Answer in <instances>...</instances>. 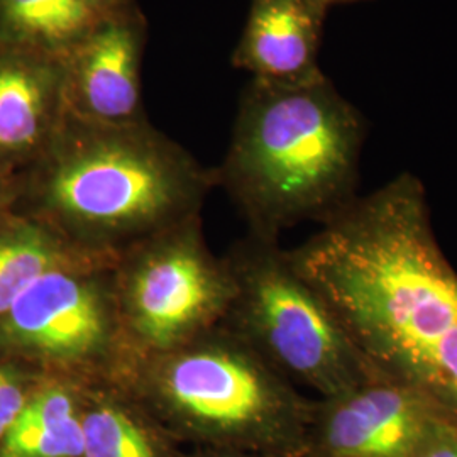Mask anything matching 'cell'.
<instances>
[{
    "mask_svg": "<svg viewBox=\"0 0 457 457\" xmlns=\"http://www.w3.org/2000/svg\"><path fill=\"white\" fill-rule=\"evenodd\" d=\"M288 254L376 373L457 428V271L420 179L358 196Z\"/></svg>",
    "mask_w": 457,
    "mask_h": 457,
    "instance_id": "obj_1",
    "label": "cell"
},
{
    "mask_svg": "<svg viewBox=\"0 0 457 457\" xmlns=\"http://www.w3.org/2000/svg\"><path fill=\"white\" fill-rule=\"evenodd\" d=\"M215 170L151 122L105 126L66 115L46 153L11 183V211L87 256L115 260L202 213Z\"/></svg>",
    "mask_w": 457,
    "mask_h": 457,
    "instance_id": "obj_2",
    "label": "cell"
},
{
    "mask_svg": "<svg viewBox=\"0 0 457 457\" xmlns=\"http://www.w3.org/2000/svg\"><path fill=\"white\" fill-rule=\"evenodd\" d=\"M368 124L326 75L302 85L251 80L228 153L215 170L247 234L279 241L303 222L324 226L360 194Z\"/></svg>",
    "mask_w": 457,
    "mask_h": 457,
    "instance_id": "obj_3",
    "label": "cell"
},
{
    "mask_svg": "<svg viewBox=\"0 0 457 457\" xmlns=\"http://www.w3.org/2000/svg\"><path fill=\"white\" fill-rule=\"evenodd\" d=\"M183 447L303 457L312 398L220 324L114 379Z\"/></svg>",
    "mask_w": 457,
    "mask_h": 457,
    "instance_id": "obj_4",
    "label": "cell"
},
{
    "mask_svg": "<svg viewBox=\"0 0 457 457\" xmlns=\"http://www.w3.org/2000/svg\"><path fill=\"white\" fill-rule=\"evenodd\" d=\"M224 258L234 295L222 324L295 386L330 396L376 375L279 241L245 234Z\"/></svg>",
    "mask_w": 457,
    "mask_h": 457,
    "instance_id": "obj_5",
    "label": "cell"
},
{
    "mask_svg": "<svg viewBox=\"0 0 457 457\" xmlns=\"http://www.w3.org/2000/svg\"><path fill=\"white\" fill-rule=\"evenodd\" d=\"M112 287L124 366L179 349L220 326L234 295L228 262L207 245L200 215L117 256Z\"/></svg>",
    "mask_w": 457,
    "mask_h": 457,
    "instance_id": "obj_6",
    "label": "cell"
},
{
    "mask_svg": "<svg viewBox=\"0 0 457 457\" xmlns=\"http://www.w3.org/2000/svg\"><path fill=\"white\" fill-rule=\"evenodd\" d=\"M114 262H68L34 281L0 317V360L80 385L114 381L126 362Z\"/></svg>",
    "mask_w": 457,
    "mask_h": 457,
    "instance_id": "obj_7",
    "label": "cell"
},
{
    "mask_svg": "<svg viewBox=\"0 0 457 457\" xmlns=\"http://www.w3.org/2000/svg\"><path fill=\"white\" fill-rule=\"evenodd\" d=\"M441 417L386 376L312 400L303 457H409Z\"/></svg>",
    "mask_w": 457,
    "mask_h": 457,
    "instance_id": "obj_8",
    "label": "cell"
},
{
    "mask_svg": "<svg viewBox=\"0 0 457 457\" xmlns=\"http://www.w3.org/2000/svg\"><path fill=\"white\" fill-rule=\"evenodd\" d=\"M147 21L136 0H126L83 37L65 60L68 112L105 126L147 122L143 60Z\"/></svg>",
    "mask_w": 457,
    "mask_h": 457,
    "instance_id": "obj_9",
    "label": "cell"
},
{
    "mask_svg": "<svg viewBox=\"0 0 457 457\" xmlns=\"http://www.w3.org/2000/svg\"><path fill=\"white\" fill-rule=\"evenodd\" d=\"M66 115L65 62L0 45V179L29 170Z\"/></svg>",
    "mask_w": 457,
    "mask_h": 457,
    "instance_id": "obj_10",
    "label": "cell"
},
{
    "mask_svg": "<svg viewBox=\"0 0 457 457\" xmlns=\"http://www.w3.org/2000/svg\"><path fill=\"white\" fill-rule=\"evenodd\" d=\"M328 14L319 0H249L232 65L253 80L302 85L324 77L319 54Z\"/></svg>",
    "mask_w": 457,
    "mask_h": 457,
    "instance_id": "obj_11",
    "label": "cell"
},
{
    "mask_svg": "<svg viewBox=\"0 0 457 457\" xmlns=\"http://www.w3.org/2000/svg\"><path fill=\"white\" fill-rule=\"evenodd\" d=\"M83 457H180L183 445L115 381L83 385Z\"/></svg>",
    "mask_w": 457,
    "mask_h": 457,
    "instance_id": "obj_12",
    "label": "cell"
},
{
    "mask_svg": "<svg viewBox=\"0 0 457 457\" xmlns=\"http://www.w3.org/2000/svg\"><path fill=\"white\" fill-rule=\"evenodd\" d=\"M126 0H0V45L65 60Z\"/></svg>",
    "mask_w": 457,
    "mask_h": 457,
    "instance_id": "obj_13",
    "label": "cell"
},
{
    "mask_svg": "<svg viewBox=\"0 0 457 457\" xmlns=\"http://www.w3.org/2000/svg\"><path fill=\"white\" fill-rule=\"evenodd\" d=\"M83 385L45 378L0 441V457H83Z\"/></svg>",
    "mask_w": 457,
    "mask_h": 457,
    "instance_id": "obj_14",
    "label": "cell"
},
{
    "mask_svg": "<svg viewBox=\"0 0 457 457\" xmlns=\"http://www.w3.org/2000/svg\"><path fill=\"white\" fill-rule=\"evenodd\" d=\"M39 220L7 211L0 215V317L34 281L68 262L90 260ZM100 260V258H96ZM114 262V260H111Z\"/></svg>",
    "mask_w": 457,
    "mask_h": 457,
    "instance_id": "obj_15",
    "label": "cell"
},
{
    "mask_svg": "<svg viewBox=\"0 0 457 457\" xmlns=\"http://www.w3.org/2000/svg\"><path fill=\"white\" fill-rule=\"evenodd\" d=\"M45 378L22 364L0 360V441Z\"/></svg>",
    "mask_w": 457,
    "mask_h": 457,
    "instance_id": "obj_16",
    "label": "cell"
},
{
    "mask_svg": "<svg viewBox=\"0 0 457 457\" xmlns=\"http://www.w3.org/2000/svg\"><path fill=\"white\" fill-rule=\"evenodd\" d=\"M409 457H457V428L439 419Z\"/></svg>",
    "mask_w": 457,
    "mask_h": 457,
    "instance_id": "obj_17",
    "label": "cell"
},
{
    "mask_svg": "<svg viewBox=\"0 0 457 457\" xmlns=\"http://www.w3.org/2000/svg\"><path fill=\"white\" fill-rule=\"evenodd\" d=\"M180 457H277L253 451L226 449V447H188L183 449Z\"/></svg>",
    "mask_w": 457,
    "mask_h": 457,
    "instance_id": "obj_18",
    "label": "cell"
},
{
    "mask_svg": "<svg viewBox=\"0 0 457 457\" xmlns=\"http://www.w3.org/2000/svg\"><path fill=\"white\" fill-rule=\"evenodd\" d=\"M11 183L0 179V215L11 211Z\"/></svg>",
    "mask_w": 457,
    "mask_h": 457,
    "instance_id": "obj_19",
    "label": "cell"
},
{
    "mask_svg": "<svg viewBox=\"0 0 457 457\" xmlns=\"http://www.w3.org/2000/svg\"><path fill=\"white\" fill-rule=\"evenodd\" d=\"M320 4H324L327 9L330 11L332 7H337V5H349V4H358V2H366V0H319Z\"/></svg>",
    "mask_w": 457,
    "mask_h": 457,
    "instance_id": "obj_20",
    "label": "cell"
}]
</instances>
